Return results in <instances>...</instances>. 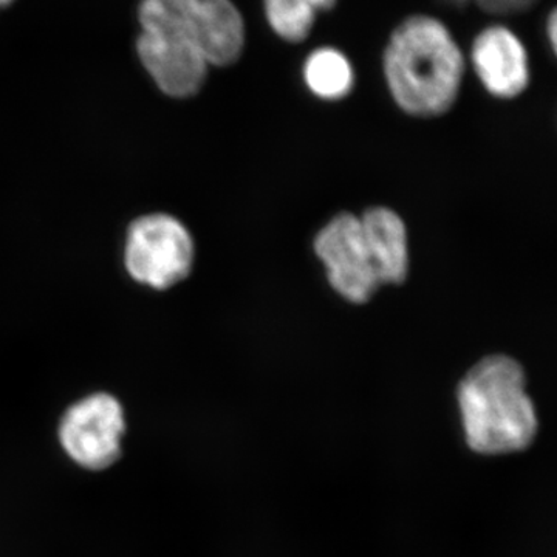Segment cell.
<instances>
[{
	"instance_id": "9c48e42d",
	"label": "cell",
	"mask_w": 557,
	"mask_h": 557,
	"mask_svg": "<svg viewBox=\"0 0 557 557\" xmlns=\"http://www.w3.org/2000/svg\"><path fill=\"white\" fill-rule=\"evenodd\" d=\"M359 222L381 285L403 284L409 273L408 230L403 219L392 209L379 207L368 209Z\"/></svg>"
},
{
	"instance_id": "5b68a950",
	"label": "cell",
	"mask_w": 557,
	"mask_h": 557,
	"mask_svg": "<svg viewBox=\"0 0 557 557\" xmlns=\"http://www.w3.org/2000/svg\"><path fill=\"white\" fill-rule=\"evenodd\" d=\"M126 416L113 395L98 392L65 410L58 429L64 453L78 467L102 471L123 453Z\"/></svg>"
},
{
	"instance_id": "8fae6325",
	"label": "cell",
	"mask_w": 557,
	"mask_h": 557,
	"mask_svg": "<svg viewBox=\"0 0 557 557\" xmlns=\"http://www.w3.org/2000/svg\"><path fill=\"white\" fill-rule=\"evenodd\" d=\"M336 0H263L267 21L278 38L302 42L321 11L332 10Z\"/></svg>"
},
{
	"instance_id": "4fadbf2b",
	"label": "cell",
	"mask_w": 557,
	"mask_h": 557,
	"mask_svg": "<svg viewBox=\"0 0 557 557\" xmlns=\"http://www.w3.org/2000/svg\"><path fill=\"white\" fill-rule=\"evenodd\" d=\"M547 33L549 42H552V49L556 50V40H557V20H556V11H552L549 14L547 22Z\"/></svg>"
},
{
	"instance_id": "7c38bea8",
	"label": "cell",
	"mask_w": 557,
	"mask_h": 557,
	"mask_svg": "<svg viewBox=\"0 0 557 557\" xmlns=\"http://www.w3.org/2000/svg\"><path fill=\"white\" fill-rule=\"evenodd\" d=\"M445 2L454 7L474 5L486 13L508 16V14L523 13L531 9L537 0H445Z\"/></svg>"
},
{
	"instance_id": "52a82bcc",
	"label": "cell",
	"mask_w": 557,
	"mask_h": 557,
	"mask_svg": "<svg viewBox=\"0 0 557 557\" xmlns=\"http://www.w3.org/2000/svg\"><path fill=\"white\" fill-rule=\"evenodd\" d=\"M472 65L485 89L504 100L519 97L530 83V65L522 40L500 25L485 28L475 38Z\"/></svg>"
},
{
	"instance_id": "ba28073f",
	"label": "cell",
	"mask_w": 557,
	"mask_h": 557,
	"mask_svg": "<svg viewBox=\"0 0 557 557\" xmlns=\"http://www.w3.org/2000/svg\"><path fill=\"white\" fill-rule=\"evenodd\" d=\"M197 46L208 65L226 67L244 53V17L231 0H199L196 14Z\"/></svg>"
},
{
	"instance_id": "3957f363",
	"label": "cell",
	"mask_w": 557,
	"mask_h": 557,
	"mask_svg": "<svg viewBox=\"0 0 557 557\" xmlns=\"http://www.w3.org/2000/svg\"><path fill=\"white\" fill-rule=\"evenodd\" d=\"M197 5L199 0H141L138 7V58L168 97H193L207 79L209 65L196 39Z\"/></svg>"
},
{
	"instance_id": "5bb4252c",
	"label": "cell",
	"mask_w": 557,
	"mask_h": 557,
	"mask_svg": "<svg viewBox=\"0 0 557 557\" xmlns=\"http://www.w3.org/2000/svg\"><path fill=\"white\" fill-rule=\"evenodd\" d=\"M11 2H13V0H0V9H3V7L10 5Z\"/></svg>"
},
{
	"instance_id": "30bf717a",
	"label": "cell",
	"mask_w": 557,
	"mask_h": 557,
	"mask_svg": "<svg viewBox=\"0 0 557 557\" xmlns=\"http://www.w3.org/2000/svg\"><path fill=\"white\" fill-rule=\"evenodd\" d=\"M304 79L318 98L336 101L354 89L355 73L350 61L339 50L318 49L307 58Z\"/></svg>"
},
{
	"instance_id": "6da1fadb",
	"label": "cell",
	"mask_w": 557,
	"mask_h": 557,
	"mask_svg": "<svg viewBox=\"0 0 557 557\" xmlns=\"http://www.w3.org/2000/svg\"><path fill=\"white\" fill-rule=\"evenodd\" d=\"M384 73L399 108L428 119L453 108L463 79L465 58L443 22L417 14L392 33L384 51Z\"/></svg>"
},
{
	"instance_id": "7a4b0ae2",
	"label": "cell",
	"mask_w": 557,
	"mask_h": 557,
	"mask_svg": "<svg viewBox=\"0 0 557 557\" xmlns=\"http://www.w3.org/2000/svg\"><path fill=\"white\" fill-rule=\"evenodd\" d=\"M518 361L493 355L474 366L458 386V403L469 448L507 454L531 445L537 431L533 401Z\"/></svg>"
},
{
	"instance_id": "8992f818",
	"label": "cell",
	"mask_w": 557,
	"mask_h": 557,
	"mask_svg": "<svg viewBox=\"0 0 557 557\" xmlns=\"http://www.w3.org/2000/svg\"><path fill=\"white\" fill-rule=\"evenodd\" d=\"M314 251L327 270L330 285L344 299L368 302L381 287L361 222L354 214L336 215L319 231Z\"/></svg>"
},
{
	"instance_id": "277c9868",
	"label": "cell",
	"mask_w": 557,
	"mask_h": 557,
	"mask_svg": "<svg viewBox=\"0 0 557 557\" xmlns=\"http://www.w3.org/2000/svg\"><path fill=\"white\" fill-rule=\"evenodd\" d=\"M124 262L139 284L156 289L174 287L193 269V237L172 215H145L127 231Z\"/></svg>"
}]
</instances>
